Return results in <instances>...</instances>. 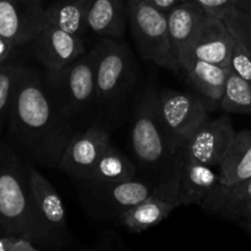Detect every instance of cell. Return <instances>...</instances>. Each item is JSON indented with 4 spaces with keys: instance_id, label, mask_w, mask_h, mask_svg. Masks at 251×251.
<instances>
[{
    "instance_id": "cell-1",
    "label": "cell",
    "mask_w": 251,
    "mask_h": 251,
    "mask_svg": "<svg viewBox=\"0 0 251 251\" xmlns=\"http://www.w3.org/2000/svg\"><path fill=\"white\" fill-rule=\"evenodd\" d=\"M7 129L20 149L39 166L58 167L74 131L54 102L47 83L28 66H20Z\"/></svg>"
},
{
    "instance_id": "cell-2",
    "label": "cell",
    "mask_w": 251,
    "mask_h": 251,
    "mask_svg": "<svg viewBox=\"0 0 251 251\" xmlns=\"http://www.w3.org/2000/svg\"><path fill=\"white\" fill-rule=\"evenodd\" d=\"M131 146L140 167L157 174V183L180 171L184 150L176 146L162 124L158 92L147 88L135 103L131 118Z\"/></svg>"
},
{
    "instance_id": "cell-3",
    "label": "cell",
    "mask_w": 251,
    "mask_h": 251,
    "mask_svg": "<svg viewBox=\"0 0 251 251\" xmlns=\"http://www.w3.org/2000/svg\"><path fill=\"white\" fill-rule=\"evenodd\" d=\"M29 167L12 147L0 142V227L4 234L32 235Z\"/></svg>"
},
{
    "instance_id": "cell-4",
    "label": "cell",
    "mask_w": 251,
    "mask_h": 251,
    "mask_svg": "<svg viewBox=\"0 0 251 251\" xmlns=\"http://www.w3.org/2000/svg\"><path fill=\"white\" fill-rule=\"evenodd\" d=\"M95 54L97 107L115 112L136 82V64L129 47L120 39H100Z\"/></svg>"
},
{
    "instance_id": "cell-5",
    "label": "cell",
    "mask_w": 251,
    "mask_h": 251,
    "mask_svg": "<svg viewBox=\"0 0 251 251\" xmlns=\"http://www.w3.org/2000/svg\"><path fill=\"white\" fill-rule=\"evenodd\" d=\"M32 202H33V227L31 239L42 250L65 249L73 244L66 208L53 184L29 167Z\"/></svg>"
},
{
    "instance_id": "cell-6",
    "label": "cell",
    "mask_w": 251,
    "mask_h": 251,
    "mask_svg": "<svg viewBox=\"0 0 251 251\" xmlns=\"http://www.w3.org/2000/svg\"><path fill=\"white\" fill-rule=\"evenodd\" d=\"M46 83L59 110L74 124L77 118L97 105L95 54L92 49L59 75H46Z\"/></svg>"
},
{
    "instance_id": "cell-7",
    "label": "cell",
    "mask_w": 251,
    "mask_h": 251,
    "mask_svg": "<svg viewBox=\"0 0 251 251\" xmlns=\"http://www.w3.org/2000/svg\"><path fill=\"white\" fill-rule=\"evenodd\" d=\"M156 184V181L136 178L109 185L76 181L83 207L97 221H117L125 211L149 198Z\"/></svg>"
},
{
    "instance_id": "cell-8",
    "label": "cell",
    "mask_w": 251,
    "mask_h": 251,
    "mask_svg": "<svg viewBox=\"0 0 251 251\" xmlns=\"http://www.w3.org/2000/svg\"><path fill=\"white\" fill-rule=\"evenodd\" d=\"M126 11L132 37L142 58L172 70L171 42L166 12L144 0H129Z\"/></svg>"
},
{
    "instance_id": "cell-9",
    "label": "cell",
    "mask_w": 251,
    "mask_h": 251,
    "mask_svg": "<svg viewBox=\"0 0 251 251\" xmlns=\"http://www.w3.org/2000/svg\"><path fill=\"white\" fill-rule=\"evenodd\" d=\"M210 100L185 91L166 88L158 92V113L162 124L176 144L184 150L194 132L208 119Z\"/></svg>"
},
{
    "instance_id": "cell-10",
    "label": "cell",
    "mask_w": 251,
    "mask_h": 251,
    "mask_svg": "<svg viewBox=\"0 0 251 251\" xmlns=\"http://www.w3.org/2000/svg\"><path fill=\"white\" fill-rule=\"evenodd\" d=\"M110 145L108 127L102 123H95L81 131H75L64 149L58 168L75 183L85 180Z\"/></svg>"
},
{
    "instance_id": "cell-11",
    "label": "cell",
    "mask_w": 251,
    "mask_h": 251,
    "mask_svg": "<svg viewBox=\"0 0 251 251\" xmlns=\"http://www.w3.org/2000/svg\"><path fill=\"white\" fill-rule=\"evenodd\" d=\"M179 176L176 172L171 178L158 181L149 198L125 211L118 222L132 233H142L166 220L179 203Z\"/></svg>"
},
{
    "instance_id": "cell-12",
    "label": "cell",
    "mask_w": 251,
    "mask_h": 251,
    "mask_svg": "<svg viewBox=\"0 0 251 251\" xmlns=\"http://www.w3.org/2000/svg\"><path fill=\"white\" fill-rule=\"evenodd\" d=\"M32 51L47 70V76H56L86 53L83 38L68 33L47 22L31 41Z\"/></svg>"
},
{
    "instance_id": "cell-13",
    "label": "cell",
    "mask_w": 251,
    "mask_h": 251,
    "mask_svg": "<svg viewBox=\"0 0 251 251\" xmlns=\"http://www.w3.org/2000/svg\"><path fill=\"white\" fill-rule=\"evenodd\" d=\"M235 129L229 115H221L206 120L184 147V159L211 167H220L235 136Z\"/></svg>"
},
{
    "instance_id": "cell-14",
    "label": "cell",
    "mask_w": 251,
    "mask_h": 251,
    "mask_svg": "<svg viewBox=\"0 0 251 251\" xmlns=\"http://www.w3.org/2000/svg\"><path fill=\"white\" fill-rule=\"evenodd\" d=\"M46 24V9L34 0H0V37L16 47L31 43Z\"/></svg>"
},
{
    "instance_id": "cell-15",
    "label": "cell",
    "mask_w": 251,
    "mask_h": 251,
    "mask_svg": "<svg viewBox=\"0 0 251 251\" xmlns=\"http://www.w3.org/2000/svg\"><path fill=\"white\" fill-rule=\"evenodd\" d=\"M233 34L221 17L207 12L184 56L183 65L190 59H200L221 66H229Z\"/></svg>"
},
{
    "instance_id": "cell-16",
    "label": "cell",
    "mask_w": 251,
    "mask_h": 251,
    "mask_svg": "<svg viewBox=\"0 0 251 251\" xmlns=\"http://www.w3.org/2000/svg\"><path fill=\"white\" fill-rule=\"evenodd\" d=\"M206 14L207 11L195 0H184L167 12L173 71L181 70L186 50Z\"/></svg>"
},
{
    "instance_id": "cell-17",
    "label": "cell",
    "mask_w": 251,
    "mask_h": 251,
    "mask_svg": "<svg viewBox=\"0 0 251 251\" xmlns=\"http://www.w3.org/2000/svg\"><path fill=\"white\" fill-rule=\"evenodd\" d=\"M200 207L229 222L251 221V178L234 185L218 183Z\"/></svg>"
},
{
    "instance_id": "cell-18",
    "label": "cell",
    "mask_w": 251,
    "mask_h": 251,
    "mask_svg": "<svg viewBox=\"0 0 251 251\" xmlns=\"http://www.w3.org/2000/svg\"><path fill=\"white\" fill-rule=\"evenodd\" d=\"M218 183L220 176L212 167L183 158L179 176V203L201 206Z\"/></svg>"
},
{
    "instance_id": "cell-19",
    "label": "cell",
    "mask_w": 251,
    "mask_h": 251,
    "mask_svg": "<svg viewBox=\"0 0 251 251\" xmlns=\"http://www.w3.org/2000/svg\"><path fill=\"white\" fill-rule=\"evenodd\" d=\"M87 27L100 39H122L125 33L123 0H87Z\"/></svg>"
},
{
    "instance_id": "cell-20",
    "label": "cell",
    "mask_w": 251,
    "mask_h": 251,
    "mask_svg": "<svg viewBox=\"0 0 251 251\" xmlns=\"http://www.w3.org/2000/svg\"><path fill=\"white\" fill-rule=\"evenodd\" d=\"M181 70H184L188 80L202 97L220 104L230 73L229 66L190 59L184 64Z\"/></svg>"
},
{
    "instance_id": "cell-21",
    "label": "cell",
    "mask_w": 251,
    "mask_h": 251,
    "mask_svg": "<svg viewBox=\"0 0 251 251\" xmlns=\"http://www.w3.org/2000/svg\"><path fill=\"white\" fill-rule=\"evenodd\" d=\"M220 184L234 185L251 178V130L235 132L234 140L220 164Z\"/></svg>"
},
{
    "instance_id": "cell-22",
    "label": "cell",
    "mask_w": 251,
    "mask_h": 251,
    "mask_svg": "<svg viewBox=\"0 0 251 251\" xmlns=\"http://www.w3.org/2000/svg\"><path fill=\"white\" fill-rule=\"evenodd\" d=\"M136 173V164L110 145L100 157L90 176L81 181L91 185H109L131 180Z\"/></svg>"
},
{
    "instance_id": "cell-23",
    "label": "cell",
    "mask_w": 251,
    "mask_h": 251,
    "mask_svg": "<svg viewBox=\"0 0 251 251\" xmlns=\"http://www.w3.org/2000/svg\"><path fill=\"white\" fill-rule=\"evenodd\" d=\"M47 22L83 38L88 32L87 0H56L46 9Z\"/></svg>"
},
{
    "instance_id": "cell-24",
    "label": "cell",
    "mask_w": 251,
    "mask_h": 251,
    "mask_svg": "<svg viewBox=\"0 0 251 251\" xmlns=\"http://www.w3.org/2000/svg\"><path fill=\"white\" fill-rule=\"evenodd\" d=\"M220 107L227 114L251 115L250 81L244 80L230 71Z\"/></svg>"
},
{
    "instance_id": "cell-25",
    "label": "cell",
    "mask_w": 251,
    "mask_h": 251,
    "mask_svg": "<svg viewBox=\"0 0 251 251\" xmlns=\"http://www.w3.org/2000/svg\"><path fill=\"white\" fill-rule=\"evenodd\" d=\"M20 66L21 65H16V64L0 65V135L4 132V129L7 127V123H9L15 81L19 74Z\"/></svg>"
},
{
    "instance_id": "cell-26",
    "label": "cell",
    "mask_w": 251,
    "mask_h": 251,
    "mask_svg": "<svg viewBox=\"0 0 251 251\" xmlns=\"http://www.w3.org/2000/svg\"><path fill=\"white\" fill-rule=\"evenodd\" d=\"M218 17L226 22L230 33L242 39L251 50V15L232 5L221 12Z\"/></svg>"
},
{
    "instance_id": "cell-27",
    "label": "cell",
    "mask_w": 251,
    "mask_h": 251,
    "mask_svg": "<svg viewBox=\"0 0 251 251\" xmlns=\"http://www.w3.org/2000/svg\"><path fill=\"white\" fill-rule=\"evenodd\" d=\"M229 69L238 76L251 82V50L242 39L235 37L234 34Z\"/></svg>"
},
{
    "instance_id": "cell-28",
    "label": "cell",
    "mask_w": 251,
    "mask_h": 251,
    "mask_svg": "<svg viewBox=\"0 0 251 251\" xmlns=\"http://www.w3.org/2000/svg\"><path fill=\"white\" fill-rule=\"evenodd\" d=\"M42 248L25 235L5 234L0 237V251H41Z\"/></svg>"
},
{
    "instance_id": "cell-29",
    "label": "cell",
    "mask_w": 251,
    "mask_h": 251,
    "mask_svg": "<svg viewBox=\"0 0 251 251\" xmlns=\"http://www.w3.org/2000/svg\"><path fill=\"white\" fill-rule=\"evenodd\" d=\"M195 1L199 2L207 12L218 16L226 9L235 5L237 0H195Z\"/></svg>"
},
{
    "instance_id": "cell-30",
    "label": "cell",
    "mask_w": 251,
    "mask_h": 251,
    "mask_svg": "<svg viewBox=\"0 0 251 251\" xmlns=\"http://www.w3.org/2000/svg\"><path fill=\"white\" fill-rule=\"evenodd\" d=\"M144 1H146L147 4L152 5L153 7H156V9L161 10V11L166 12L167 14L169 10L173 9L176 5L184 1V0H144Z\"/></svg>"
},
{
    "instance_id": "cell-31",
    "label": "cell",
    "mask_w": 251,
    "mask_h": 251,
    "mask_svg": "<svg viewBox=\"0 0 251 251\" xmlns=\"http://www.w3.org/2000/svg\"><path fill=\"white\" fill-rule=\"evenodd\" d=\"M15 48H16L15 44H12L10 41L0 37V65L4 64L5 61L11 56L12 51L15 50Z\"/></svg>"
},
{
    "instance_id": "cell-32",
    "label": "cell",
    "mask_w": 251,
    "mask_h": 251,
    "mask_svg": "<svg viewBox=\"0 0 251 251\" xmlns=\"http://www.w3.org/2000/svg\"><path fill=\"white\" fill-rule=\"evenodd\" d=\"M235 6L242 9L243 11H245L247 14L251 15V0H237Z\"/></svg>"
},
{
    "instance_id": "cell-33",
    "label": "cell",
    "mask_w": 251,
    "mask_h": 251,
    "mask_svg": "<svg viewBox=\"0 0 251 251\" xmlns=\"http://www.w3.org/2000/svg\"><path fill=\"white\" fill-rule=\"evenodd\" d=\"M242 225L243 228H245V230L249 233V235L251 237V221H245V222H242Z\"/></svg>"
},
{
    "instance_id": "cell-34",
    "label": "cell",
    "mask_w": 251,
    "mask_h": 251,
    "mask_svg": "<svg viewBox=\"0 0 251 251\" xmlns=\"http://www.w3.org/2000/svg\"><path fill=\"white\" fill-rule=\"evenodd\" d=\"M1 235H5V234H4V232H2L1 227H0V237H1Z\"/></svg>"
},
{
    "instance_id": "cell-35",
    "label": "cell",
    "mask_w": 251,
    "mask_h": 251,
    "mask_svg": "<svg viewBox=\"0 0 251 251\" xmlns=\"http://www.w3.org/2000/svg\"><path fill=\"white\" fill-rule=\"evenodd\" d=\"M34 1L38 2V4H42V2H43V0H34Z\"/></svg>"
}]
</instances>
